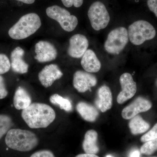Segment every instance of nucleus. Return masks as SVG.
Masks as SVG:
<instances>
[{
    "mask_svg": "<svg viewBox=\"0 0 157 157\" xmlns=\"http://www.w3.org/2000/svg\"><path fill=\"white\" fill-rule=\"evenodd\" d=\"M21 117L31 128H47L53 122L56 117V113L48 104L34 103L23 109Z\"/></svg>",
    "mask_w": 157,
    "mask_h": 157,
    "instance_id": "nucleus-1",
    "label": "nucleus"
},
{
    "mask_svg": "<svg viewBox=\"0 0 157 157\" xmlns=\"http://www.w3.org/2000/svg\"><path fill=\"white\" fill-rule=\"evenodd\" d=\"M7 146L11 149L27 152L36 148L39 143V138L35 133L26 130L11 129L5 138Z\"/></svg>",
    "mask_w": 157,
    "mask_h": 157,
    "instance_id": "nucleus-2",
    "label": "nucleus"
},
{
    "mask_svg": "<svg viewBox=\"0 0 157 157\" xmlns=\"http://www.w3.org/2000/svg\"><path fill=\"white\" fill-rule=\"evenodd\" d=\"M41 26L40 17L36 13H29L22 16L9 31V36L15 40H21L36 32Z\"/></svg>",
    "mask_w": 157,
    "mask_h": 157,
    "instance_id": "nucleus-3",
    "label": "nucleus"
},
{
    "mask_svg": "<svg viewBox=\"0 0 157 157\" xmlns=\"http://www.w3.org/2000/svg\"><path fill=\"white\" fill-rule=\"evenodd\" d=\"M128 33L130 42L134 45H139L153 39L156 32L153 26L148 21L139 20L129 26Z\"/></svg>",
    "mask_w": 157,
    "mask_h": 157,
    "instance_id": "nucleus-4",
    "label": "nucleus"
},
{
    "mask_svg": "<svg viewBox=\"0 0 157 157\" xmlns=\"http://www.w3.org/2000/svg\"><path fill=\"white\" fill-rule=\"evenodd\" d=\"M128 39V31L125 28H117L108 34L104 43V49L111 54H119L126 46Z\"/></svg>",
    "mask_w": 157,
    "mask_h": 157,
    "instance_id": "nucleus-5",
    "label": "nucleus"
},
{
    "mask_svg": "<svg viewBox=\"0 0 157 157\" xmlns=\"http://www.w3.org/2000/svg\"><path fill=\"white\" fill-rule=\"evenodd\" d=\"M47 16L52 19L56 21L63 29L67 32L73 31L78 23L76 16L71 15L66 9L57 6L48 7L46 10Z\"/></svg>",
    "mask_w": 157,
    "mask_h": 157,
    "instance_id": "nucleus-6",
    "label": "nucleus"
},
{
    "mask_svg": "<svg viewBox=\"0 0 157 157\" xmlns=\"http://www.w3.org/2000/svg\"><path fill=\"white\" fill-rule=\"evenodd\" d=\"M87 14L91 25L96 31L105 29L110 21V16L106 6L101 2L93 3L90 6Z\"/></svg>",
    "mask_w": 157,
    "mask_h": 157,
    "instance_id": "nucleus-7",
    "label": "nucleus"
},
{
    "mask_svg": "<svg viewBox=\"0 0 157 157\" xmlns=\"http://www.w3.org/2000/svg\"><path fill=\"white\" fill-rule=\"evenodd\" d=\"M120 82L122 90L118 95L117 102L118 104H122L135 96L137 92V84L132 75L128 73L121 75Z\"/></svg>",
    "mask_w": 157,
    "mask_h": 157,
    "instance_id": "nucleus-8",
    "label": "nucleus"
},
{
    "mask_svg": "<svg viewBox=\"0 0 157 157\" xmlns=\"http://www.w3.org/2000/svg\"><path fill=\"white\" fill-rule=\"evenodd\" d=\"M97 78L94 75L86 71L78 70L73 75V85L79 93H84L97 84Z\"/></svg>",
    "mask_w": 157,
    "mask_h": 157,
    "instance_id": "nucleus-9",
    "label": "nucleus"
},
{
    "mask_svg": "<svg viewBox=\"0 0 157 157\" xmlns=\"http://www.w3.org/2000/svg\"><path fill=\"white\" fill-rule=\"evenodd\" d=\"M35 58L39 63H46L53 61L56 58L57 51L50 42L41 41L35 45Z\"/></svg>",
    "mask_w": 157,
    "mask_h": 157,
    "instance_id": "nucleus-10",
    "label": "nucleus"
},
{
    "mask_svg": "<svg viewBox=\"0 0 157 157\" xmlns=\"http://www.w3.org/2000/svg\"><path fill=\"white\" fill-rule=\"evenodd\" d=\"M152 107L150 101L139 97L125 107L122 111V116L125 120H130L140 113L146 112Z\"/></svg>",
    "mask_w": 157,
    "mask_h": 157,
    "instance_id": "nucleus-11",
    "label": "nucleus"
},
{
    "mask_svg": "<svg viewBox=\"0 0 157 157\" xmlns=\"http://www.w3.org/2000/svg\"><path fill=\"white\" fill-rule=\"evenodd\" d=\"M68 54L71 57H82L89 46V41L86 37L82 34H76L70 38Z\"/></svg>",
    "mask_w": 157,
    "mask_h": 157,
    "instance_id": "nucleus-12",
    "label": "nucleus"
},
{
    "mask_svg": "<svg viewBox=\"0 0 157 157\" xmlns=\"http://www.w3.org/2000/svg\"><path fill=\"white\" fill-rule=\"evenodd\" d=\"M63 76V73L58 66L54 64L47 65L39 72L38 78L41 84L44 87L51 86L54 82L60 79Z\"/></svg>",
    "mask_w": 157,
    "mask_h": 157,
    "instance_id": "nucleus-13",
    "label": "nucleus"
},
{
    "mask_svg": "<svg viewBox=\"0 0 157 157\" xmlns=\"http://www.w3.org/2000/svg\"><path fill=\"white\" fill-rule=\"evenodd\" d=\"M95 104L98 109L102 112H106L112 107V93L107 86H102L98 89Z\"/></svg>",
    "mask_w": 157,
    "mask_h": 157,
    "instance_id": "nucleus-14",
    "label": "nucleus"
},
{
    "mask_svg": "<svg viewBox=\"0 0 157 157\" xmlns=\"http://www.w3.org/2000/svg\"><path fill=\"white\" fill-rule=\"evenodd\" d=\"M24 54V50L20 47H16L11 52V67L15 73L24 74L28 71L29 65L23 59Z\"/></svg>",
    "mask_w": 157,
    "mask_h": 157,
    "instance_id": "nucleus-15",
    "label": "nucleus"
},
{
    "mask_svg": "<svg viewBox=\"0 0 157 157\" xmlns=\"http://www.w3.org/2000/svg\"><path fill=\"white\" fill-rule=\"evenodd\" d=\"M81 64L85 71L90 73H97L101 69V62L91 49H87L82 56Z\"/></svg>",
    "mask_w": 157,
    "mask_h": 157,
    "instance_id": "nucleus-16",
    "label": "nucleus"
},
{
    "mask_svg": "<svg viewBox=\"0 0 157 157\" xmlns=\"http://www.w3.org/2000/svg\"><path fill=\"white\" fill-rule=\"evenodd\" d=\"M32 98L28 92L21 86L15 90L13 98V104L16 109H24L32 104Z\"/></svg>",
    "mask_w": 157,
    "mask_h": 157,
    "instance_id": "nucleus-17",
    "label": "nucleus"
},
{
    "mask_svg": "<svg viewBox=\"0 0 157 157\" xmlns=\"http://www.w3.org/2000/svg\"><path fill=\"white\" fill-rule=\"evenodd\" d=\"M98 138V133L95 130H89L86 133L82 143V148L86 153L95 155L99 151Z\"/></svg>",
    "mask_w": 157,
    "mask_h": 157,
    "instance_id": "nucleus-18",
    "label": "nucleus"
},
{
    "mask_svg": "<svg viewBox=\"0 0 157 157\" xmlns=\"http://www.w3.org/2000/svg\"><path fill=\"white\" fill-rule=\"evenodd\" d=\"M76 109L81 117L87 121H95L99 116V112L95 107L86 102H79Z\"/></svg>",
    "mask_w": 157,
    "mask_h": 157,
    "instance_id": "nucleus-19",
    "label": "nucleus"
},
{
    "mask_svg": "<svg viewBox=\"0 0 157 157\" xmlns=\"http://www.w3.org/2000/svg\"><path fill=\"white\" fill-rule=\"evenodd\" d=\"M129 127L132 134L137 135L147 132L149 128L150 125L140 116L137 115L131 119Z\"/></svg>",
    "mask_w": 157,
    "mask_h": 157,
    "instance_id": "nucleus-20",
    "label": "nucleus"
},
{
    "mask_svg": "<svg viewBox=\"0 0 157 157\" xmlns=\"http://www.w3.org/2000/svg\"><path fill=\"white\" fill-rule=\"evenodd\" d=\"M49 101L53 105L58 106L61 109L67 112H71L73 109V106L70 100L58 94H54L51 96Z\"/></svg>",
    "mask_w": 157,
    "mask_h": 157,
    "instance_id": "nucleus-21",
    "label": "nucleus"
},
{
    "mask_svg": "<svg viewBox=\"0 0 157 157\" xmlns=\"http://www.w3.org/2000/svg\"><path fill=\"white\" fill-rule=\"evenodd\" d=\"M13 125L12 119L9 115L0 114V139L9 132Z\"/></svg>",
    "mask_w": 157,
    "mask_h": 157,
    "instance_id": "nucleus-22",
    "label": "nucleus"
},
{
    "mask_svg": "<svg viewBox=\"0 0 157 157\" xmlns=\"http://www.w3.org/2000/svg\"><path fill=\"white\" fill-rule=\"evenodd\" d=\"M157 150V139L149 140L141 147L140 151L143 154L150 155Z\"/></svg>",
    "mask_w": 157,
    "mask_h": 157,
    "instance_id": "nucleus-23",
    "label": "nucleus"
},
{
    "mask_svg": "<svg viewBox=\"0 0 157 157\" xmlns=\"http://www.w3.org/2000/svg\"><path fill=\"white\" fill-rule=\"evenodd\" d=\"M11 67V62L8 57L0 53V75L9 72Z\"/></svg>",
    "mask_w": 157,
    "mask_h": 157,
    "instance_id": "nucleus-24",
    "label": "nucleus"
},
{
    "mask_svg": "<svg viewBox=\"0 0 157 157\" xmlns=\"http://www.w3.org/2000/svg\"><path fill=\"white\" fill-rule=\"evenodd\" d=\"M157 139V123L153 127L151 130L144 134L140 138V140L142 142H146L155 139Z\"/></svg>",
    "mask_w": 157,
    "mask_h": 157,
    "instance_id": "nucleus-25",
    "label": "nucleus"
},
{
    "mask_svg": "<svg viewBox=\"0 0 157 157\" xmlns=\"http://www.w3.org/2000/svg\"><path fill=\"white\" fill-rule=\"evenodd\" d=\"M64 6L67 8H70L74 6L76 8H79L82 6L83 0H61Z\"/></svg>",
    "mask_w": 157,
    "mask_h": 157,
    "instance_id": "nucleus-26",
    "label": "nucleus"
},
{
    "mask_svg": "<svg viewBox=\"0 0 157 157\" xmlns=\"http://www.w3.org/2000/svg\"><path fill=\"white\" fill-rule=\"evenodd\" d=\"M8 95V91L6 88L5 79L0 75V100L6 98Z\"/></svg>",
    "mask_w": 157,
    "mask_h": 157,
    "instance_id": "nucleus-27",
    "label": "nucleus"
},
{
    "mask_svg": "<svg viewBox=\"0 0 157 157\" xmlns=\"http://www.w3.org/2000/svg\"><path fill=\"white\" fill-rule=\"evenodd\" d=\"M30 157H56L50 151L43 150L36 152Z\"/></svg>",
    "mask_w": 157,
    "mask_h": 157,
    "instance_id": "nucleus-28",
    "label": "nucleus"
},
{
    "mask_svg": "<svg viewBox=\"0 0 157 157\" xmlns=\"http://www.w3.org/2000/svg\"><path fill=\"white\" fill-rule=\"evenodd\" d=\"M147 5L149 9L154 13L157 18V0H147Z\"/></svg>",
    "mask_w": 157,
    "mask_h": 157,
    "instance_id": "nucleus-29",
    "label": "nucleus"
},
{
    "mask_svg": "<svg viewBox=\"0 0 157 157\" xmlns=\"http://www.w3.org/2000/svg\"><path fill=\"white\" fill-rule=\"evenodd\" d=\"M140 152L139 151L135 150L132 151L129 155V157H140Z\"/></svg>",
    "mask_w": 157,
    "mask_h": 157,
    "instance_id": "nucleus-30",
    "label": "nucleus"
},
{
    "mask_svg": "<svg viewBox=\"0 0 157 157\" xmlns=\"http://www.w3.org/2000/svg\"><path fill=\"white\" fill-rule=\"evenodd\" d=\"M76 157H99L95 154H82L77 155Z\"/></svg>",
    "mask_w": 157,
    "mask_h": 157,
    "instance_id": "nucleus-31",
    "label": "nucleus"
},
{
    "mask_svg": "<svg viewBox=\"0 0 157 157\" xmlns=\"http://www.w3.org/2000/svg\"><path fill=\"white\" fill-rule=\"evenodd\" d=\"M17 1L27 4H32L35 2V0H17Z\"/></svg>",
    "mask_w": 157,
    "mask_h": 157,
    "instance_id": "nucleus-32",
    "label": "nucleus"
},
{
    "mask_svg": "<svg viewBox=\"0 0 157 157\" xmlns=\"http://www.w3.org/2000/svg\"><path fill=\"white\" fill-rule=\"evenodd\" d=\"M106 157H113L112 156L110 155H107Z\"/></svg>",
    "mask_w": 157,
    "mask_h": 157,
    "instance_id": "nucleus-33",
    "label": "nucleus"
},
{
    "mask_svg": "<svg viewBox=\"0 0 157 157\" xmlns=\"http://www.w3.org/2000/svg\"></svg>",
    "mask_w": 157,
    "mask_h": 157,
    "instance_id": "nucleus-34",
    "label": "nucleus"
}]
</instances>
